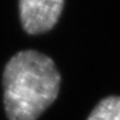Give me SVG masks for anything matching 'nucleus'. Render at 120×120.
Returning <instances> with one entry per match:
<instances>
[{
    "label": "nucleus",
    "instance_id": "7ed1b4c3",
    "mask_svg": "<svg viewBox=\"0 0 120 120\" xmlns=\"http://www.w3.org/2000/svg\"><path fill=\"white\" fill-rule=\"evenodd\" d=\"M87 120H120V97L109 96L94 107Z\"/></svg>",
    "mask_w": 120,
    "mask_h": 120
},
{
    "label": "nucleus",
    "instance_id": "f03ea898",
    "mask_svg": "<svg viewBox=\"0 0 120 120\" xmlns=\"http://www.w3.org/2000/svg\"><path fill=\"white\" fill-rule=\"evenodd\" d=\"M65 0H19L22 28L29 34L51 30L60 18Z\"/></svg>",
    "mask_w": 120,
    "mask_h": 120
},
{
    "label": "nucleus",
    "instance_id": "f257e3e1",
    "mask_svg": "<svg viewBox=\"0 0 120 120\" xmlns=\"http://www.w3.org/2000/svg\"><path fill=\"white\" fill-rule=\"evenodd\" d=\"M2 83L8 118L36 120L56 99L61 75L51 57L29 49L10 59Z\"/></svg>",
    "mask_w": 120,
    "mask_h": 120
}]
</instances>
